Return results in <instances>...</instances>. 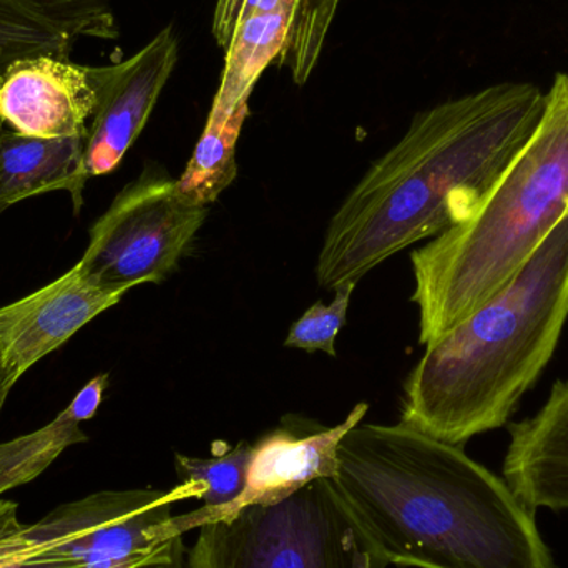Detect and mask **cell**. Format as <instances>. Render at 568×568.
I'll return each instance as SVG.
<instances>
[{"label": "cell", "mask_w": 568, "mask_h": 568, "mask_svg": "<svg viewBox=\"0 0 568 568\" xmlns=\"http://www.w3.org/2000/svg\"><path fill=\"white\" fill-rule=\"evenodd\" d=\"M337 460V503L386 566L557 568L536 513L460 446L400 423H359Z\"/></svg>", "instance_id": "cell-1"}, {"label": "cell", "mask_w": 568, "mask_h": 568, "mask_svg": "<svg viewBox=\"0 0 568 568\" xmlns=\"http://www.w3.org/2000/svg\"><path fill=\"white\" fill-rule=\"evenodd\" d=\"M544 110L539 87L506 82L417 113L334 213L317 256L320 286L357 283L407 246L469 219Z\"/></svg>", "instance_id": "cell-2"}, {"label": "cell", "mask_w": 568, "mask_h": 568, "mask_svg": "<svg viewBox=\"0 0 568 568\" xmlns=\"http://www.w3.org/2000/svg\"><path fill=\"white\" fill-rule=\"evenodd\" d=\"M568 320V215L489 303L427 344L400 424L453 446L506 426Z\"/></svg>", "instance_id": "cell-3"}, {"label": "cell", "mask_w": 568, "mask_h": 568, "mask_svg": "<svg viewBox=\"0 0 568 568\" xmlns=\"http://www.w3.org/2000/svg\"><path fill=\"white\" fill-rule=\"evenodd\" d=\"M568 215V75L557 73L546 110L469 219L410 256L419 343L427 346L519 275Z\"/></svg>", "instance_id": "cell-4"}, {"label": "cell", "mask_w": 568, "mask_h": 568, "mask_svg": "<svg viewBox=\"0 0 568 568\" xmlns=\"http://www.w3.org/2000/svg\"><path fill=\"white\" fill-rule=\"evenodd\" d=\"M363 550L331 480L320 479L200 527L189 568H357Z\"/></svg>", "instance_id": "cell-5"}, {"label": "cell", "mask_w": 568, "mask_h": 568, "mask_svg": "<svg viewBox=\"0 0 568 568\" xmlns=\"http://www.w3.org/2000/svg\"><path fill=\"white\" fill-rule=\"evenodd\" d=\"M195 499L190 484L170 490H103L29 524L59 568H183L182 537L163 539L173 504Z\"/></svg>", "instance_id": "cell-6"}, {"label": "cell", "mask_w": 568, "mask_h": 568, "mask_svg": "<svg viewBox=\"0 0 568 568\" xmlns=\"http://www.w3.org/2000/svg\"><path fill=\"white\" fill-rule=\"evenodd\" d=\"M206 215L209 206L186 199L176 180L149 166L97 220L77 266L90 282L115 293L162 283L192 245Z\"/></svg>", "instance_id": "cell-7"}, {"label": "cell", "mask_w": 568, "mask_h": 568, "mask_svg": "<svg viewBox=\"0 0 568 568\" xmlns=\"http://www.w3.org/2000/svg\"><path fill=\"white\" fill-rule=\"evenodd\" d=\"M366 403H359L343 423L334 427L317 426L307 420L283 423L265 434L253 446L246 486L233 503L205 507L172 517L160 530L163 539L183 537L206 524L230 519L245 507L275 506L293 496L307 484L333 479L337 470V449L341 440L366 417Z\"/></svg>", "instance_id": "cell-8"}, {"label": "cell", "mask_w": 568, "mask_h": 568, "mask_svg": "<svg viewBox=\"0 0 568 568\" xmlns=\"http://www.w3.org/2000/svg\"><path fill=\"white\" fill-rule=\"evenodd\" d=\"M176 62L179 37L165 27L130 59L97 67L99 103L80 166L83 182L120 165L149 122Z\"/></svg>", "instance_id": "cell-9"}, {"label": "cell", "mask_w": 568, "mask_h": 568, "mask_svg": "<svg viewBox=\"0 0 568 568\" xmlns=\"http://www.w3.org/2000/svg\"><path fill=\"white\" fill-rule=\"evenodd\" d=\"M99 103L97 67L53 55L17 60L0 75V123L39 139L87 135Z\"/></svg>", "instance_id": "cell-10"}, {"label": "cell", "mask_w": 568, "mask_h": 568, "mask_svg": "<svg viewBox=\"0 0 568 568\" xmlns=\"http://www.w3.org/2000/svg\"><path fill=\"white\" fill-rule=\"evenodd\" d=\"M123 296L90 282L75 265L42 290L0 307V353L13 379Z\"/></svg>", "instance_id": "cell-11"}, {"label": "cell", "mask_w": 568, "mask_h": 568, "mask_svg": "<svg viewBox=\"0 0 568 568\" xmlns=\"http://www.w3.org/2000/svg\"><path fill=\"white\" fill-rule=\"evenodd\" d=\"M110 0H0V73L32 57L70 59L80 39H119Z\"/></svg>", "instance_id": "cell-12"}, {"label": "cell", "mask_w": 568, "mask_h": 568, "mask_svg": "<svg viewBox=\"0 0 568 568\" xmlns=\"http://www.w3.org/2000/svg\"><path fill=\"white\" fill-rule=\"evenodd\" d=\"M509 430L504 480L534 513L568 510V381L554 384L539 413Z\"/></svg>", "instance_id": "cell-13"}, {"label": "cell", "mask_w": 568, "mask_h": 568, "mask_svg": "<svg viewBox=\"0 0 568 568\" xmlns=\"http://www.w3.org/2000/svg\"><path fill=\"white\" fill-rule=\"evenodd\" d=\"M87 135L39 139L0 129V213L30 196L60 190L72 195L79 213Z\"/></svg>", "instance_id": "cell-14"}, {"label": "cell", "mask_w": 568, "mask_h": 568, "mask_svg": "<svg viewBox=\"0 0 568 568\" xmlns=\"http://www.w3.org/2000/svg\"><path fill=\"white\" fill-rule=\"evenodd\" d=\"M300 0L276 9L242 13L226 47L225 69L213 100L212 115L232 116L248 105L253 89L273 60L282 57Z\"/></svg>", "instance_id": "cell-15"}, {"label": "cell", "mask_w": 568, "mask_h": 568, "mask_svg": "<svg viewBox=\"0 0 568 568\" xmlns=\"http://www.w3.org/2000/svg\"><path fill=\"white\" fill-rule=\"evenodd\" d=\"M106 386V374L93 377L52 423L0 444V496L32 483L55 463L63 450L89 439L80 424L95 416Z\"/></svg>", "instance_id": "cell-16"}, {"label": "cell", "mask_w": 568, "mask_h": 568, "mask_svg": "<svg viewBox=\"0 0 568 568\" xmlns=\"http://www.w3.org/2000/svg\"><path fill=\"white\" fill-rule=\"evenodd\" d=\"M250 115V103L232 116L209 115L185 172L176 180L180 192L202 206L212 205L235 182L236 143Z\"/></svg>", "instance_id": "cell-17"}, {"label": "cell", "mask_w": 568, "mask_h": 568, "mask_svg": "<svg viewBox=\"0 0 568 568\" xmlns=\"http://www.w3.org/2000/svg\"><path fill=\"white\" fill-rule=\"evenodd\" d=\"M252 453V444L242 440L233 449L210 459L176 454V476L180 483L193 487L195 499L202 500L203 506H225L245 489Z\"/></svg>", "instance_id": "cell-18"}, {"label": "cell", "mask_w": 568, "mask_h": 568, "mask_svg": "<svg viewBox=\"0 0 568 568\" xmlns=\"http://www.w3.org/2000/svg\"><path fill=\"white\" fill-rule=\"evenodd\" d=\"M337 2L339 0H300L286 47L280 57L297 85L306 82L320 57Z\"/></svg>", "instance_id": "cell-19"}, {"label": "cell", "mask_w": 568, "mask_h": 568, "mask_svg": "<svg viewBox=\"0 0 568 568\" xmlns=\"http://www.w3.org/2000/svg\"><path fill=\"white\" fill-rule=\"evenodd\" d=\"M357 283L341 284L336 287V294L331 304L323 301L314 303L306 313L293 323L284 346L303 349L306 353H323L336 357V337L346 324L347 310H349L351 296L356 290Z\"/></svg>", "instance_id": "cell-20"}, {"label": "cell", "mask_w": 568, "mask_h": 568, "mask_svg": "<svg viewBox=\"0 0 568 568\" xmlns=\"http://www.w3.org/2000/svg\"><path fill=\"white\" fill-rule=\"evenodd\" d=\"M0 568H59L37 546L10 500H0Z\"/></svg>", "instance_id": "cell-21"}, {"label": "cell", "mask_w": 568, "mask_h": 568, "mask_svg": "<svg viewBox=\"0 0 568 568\" xmlns=\"http://www.w3.org/2000/svg\"><path fill=\"white\" fill-rule=\"evenodd\" d=\"M245 0H219L213 13V37L220 47L226 49L232 39L233 30L239 22L240 12H242Z\"/></svg>", "instance_id": "cell-22"}, {"label": "cell", "mask_w": 568, "mask_h": 568, "mask_svg": "<svg viewBox=\"0 0 568 568\" xmlns=\"http://www.w3.org/2000/svg\"><path fill=\"white\" fill-rule=\"evenodd\" d=\"M16 383L17 381L13 379L12 374L9 373L6 364H3L2 353H0V414H2L3 404H6L7 396H9Z\"/></svg>", "instance_id": "cell-23"}, {"label": "cell", "mask_w": 568, "mask_h": 568, "mask_svg": "<svg viewBox=\"0 0 568 568\" xmlns=\"http://www.w3.org/2000/svg\"><path fill=\"white\" fill-rule=\"evenodd\" d=\"M386 564L379 562V560L374 559L369 552L363 550L359 557V564H357V568H386Z\"/></svg>", "instance_id": "cell-24"}]
</instances>
